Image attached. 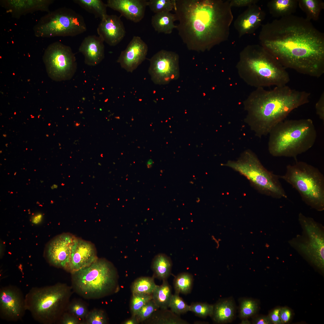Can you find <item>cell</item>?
I'll use <instances>...</instances> for the list:
<instances>
[{"label": "cell", "instance_id": "obj_1", "mask_svg": "<svg viewBox=\"0 0 324 324\" xmlns=\"http://www.w3.org/2000/svg\"><path fill=\"white\" fill-rule=\"evenodd\" d=\"M263 47L285 68L319 78L324 73V34L306 18L293 14L264 26Z\"/></svg>", "mask_w": 324, "mask_h": 324}, {"label": "cell", "instance_id": "obj_2", "mask_svg": "<svg viewBox=\"0 0 324 324\" xmlns=\"http://www.w3.org/2000/svg\"><path fill=\"white\" fill-rule=\"evenodd\" d=\"M221 3L209 0H176L174 9L178 34L188 49L204 52L221 38Z\"/></svg>", "mask_w": 324, "mask_h": 324}, {"label": "cell", "instance_id": "obj_3", "mask_svg": "<svg viewBox=\"0 0 324 324\" xmlns=\"http://www.w3.org/2000/svg\"><path fill=\"white\" fill-rule=\"evenodd\" d=\"M310 96L286 85L269 90L257 88L244 102L245 122L256 136H266L293 110L309 103Z\"/></svg>", "mask_w": 324, "mask_h": 324}, {"label": "cell", "instance_id": "obj_4", "mask_svg": "<svg viewBox=\"0 0 324 324\" xmlns=\"http://www.w3.org/2000/svg\"><path fill=\"white\" fill-rule=\"evenodd\" d=\"M268 150L274 157L296 158L311 148L317 137L311 119L284 120L271 131Z\"/></svg>", "mask_w": 324, "mask_h": 324}, {"label": "cell", "instance_id": "obj_5", "mask_svg": "<svg viewBox=\"0 0 324 324\" xmlns=\"http://www.w3.org/2000/svg\"><path fill=\"white\" fill-rule=\"evenodd\" d=\"M237 68L240 78L256 88L285 86L290 81L286 68L263 47L242 57Z\"/></svg>", "mask_w": 324, "mask_h": 324}, {"label": "cell", "instance_id": "obj_6", "mask_svg": "<svg viewBox=\"0 0 324 324\" xmlns=\"http://www.w3.org/2000/svg\"><path fill=\"white\" fill-rule=\"evenodd\" d=\"M70 292L69 287L62 284L33 287L25 297L26 310L38 322L52 324L64 313Z\"/></svg>", "mask_w": 324, "mask_h": 324}, {"label": "cell", "instance_id": "obj_7", "mask_svg": "<svg viewBox=\"0 0 324 324\" xmlns=\"http://www.w3.org/2000/svg\"><path fill=\"white\" fill-rule=\"evenodd\" d=\"M72 273L75 287L86 296H106L117 292L119 287L116 268L104 259L98 258L90 266Z\"/></svg>", "mask_w": 324, "mask_h": 324}, {"label": "cell", "instance_id": "obj_8", "mask_svg": "<svg viewBox=\"0 0 324 324\" xmlns=\"http://www.w3.org/2000/svg\"><path fill=\"white\" fill-rule=\"evenodd\" d=\"M280 178L291 184L305 204L317 211L324 209V177L318 169L303 161L286 166Z\"/></svg>", "mask_w": 324, "mask_h": 324}, {"label": "cell", "instance_id": "obj_9", "mask_svg": "<svg viewBox=\"0 0 324 324\" xmlns=\"http://www.w3.org/2000/svg\"><path fill=\"white\" fill-rule=\"evenodd\" d=\"M222 165L244 176L260 193L276 199L287 198L279 175L267 170L251 150H245L236 160H228Z\"/></svg>", "mask_w": 324, "mask_h": 324}, {"label": "cell", "instance_id": "obj_10", "mask_svg": "<svg viewBox=\"0 0 324 324\" xmlns=\"http://www.w3.org/2000/svg\"><path fill=\"white\" fill-rule=\"evenodd\" d=\"M302 234L289 241L290 245L322 273L324 270L323 226L302 213L298 215Z\"/></svg>", "mask_w": 324, "mask_h": 324}, {"label": "cell", "instance_id": "obj_11", "mask_svg": "<svg viewBox=\"0 0 324 324\" xmlns=\"http://www.w3.org/2000/svg\"><path fill=\"white\" fill-rule=\"evenodd\" d=\"M34 35L40 38L74 36L87 30L83 16L66 7L50 11L42 16L33 27Z\"/></svg>", "mask_w": 324, "mask_h": 324}, {"label": "cell", "instance_id": "obj_12", "mask_svg": "<svg viewBox=\"0 0 324 324\" xmlns=\"http://www.w3.org/2000/svg\"><path fill=\"white\" fill-rule=\"evenodd\" d=\"M43 59L49 76L54 81L69 80L76 71V59L71 48L60 42L49 45Z\"/></svg>", "mask_w": 324, "mask_h": 324}, {"label": "cell", "instance_id": "obj_13", "mask_svg": "<svg viewBox=\"0 0 324 324\" xmlns=\"http://www.w3.org/2000/svg\"><path fill=\"white\" fill-rule=\"evenodd\" d=\"M179 56L176 52L162 50L150 59L148 72L153 82L160 85L168 84L180 76Z\"/></svg>", "mask_w": 324, "mask_h": 324}, {"label": "cell", "instance_id": "obj_14", "mask_svg": "<svg viewBox=\"0 0 324 324\" xmlns=\"http://www.w3.org/2000/svg\"><path fill=\"white\" fill-rule=\"evenodd\" d=\"M76 238L70 234L65 233L52 239L47 244L44 250V257L47 261L52 265L67 269Z\"/></svg>", "mask_w": 324, "mask_h": 324}, {"label": "cell", "instance_id": "obj_15", "mask_svg": "<svg viewBox=\"0 0 324 324\" xmlns=\"http://www.w3.org/2000/svg\"><path fill=\"white\" fill-rule=\"evenodd\" d=\"M26 310L25 297L18 288L9 286L0 291V314L2 318L8 321L20 320Z\"/></svg>", "mask_w": 324, "mask_h": 324}, {"label": "cell", "instance_id": "obj_16", "mask_svg": "<svg viewBox=\"0 0 324 324\" xmlns=\"http://www.w3.org/2000/svg\"><path fill=\"white\" fill-rule=\"evenodd\" d=\"M148 51L147 44L138 36H134L117 60L121 67L132 72L145 60Z\"/></svg>", "mask_w": 324, "mask_h": 324}, {"label": "cell", "instance_id": "obj_17", "mask_svg": "<svg viewBox=\"0 0 324 324\" xmlns=\"http://www.w3.org/2000/svg\"><path fill=\"white\" fill-rule=\"evenodd\" d=\"M97 259L96 249L93 244L76 238L71 250L67 269L73 273L90 266Z\"/></svg>", "mask_w": 324, "mask_h": 324}, {"label": "cell", "instance_id": "obj_18", "mask_svg": "<svg viewBox=\"0 0 324 324\" xmlns=\"http://www.w3.org/2000/svg\"><path fill=\"white\" fill-rule=\"evenodd\" d=\"M52 0H3L0 5L12 16L19 19L28 13L40 11L49 12Z\"/></svg>", "mask_w": 324, "mask_h": 324}, {"label": "cell", "instance_id": "obj_19", "mask_svg": "<svg viewBox=\"0 0 324 324\" xmlns=\"http://www.w3.org/2000/svg\"><path fill=\"white\" fill-rule=\"evenodd\" d=\"M98 36L110 46L118 44L126 33L125 28L120 17L116 15H108L101 20L97 28Z\"/></svg>", "mask_w": 324, "mask_h": 324}, {"label": "cell", "instance_id": "obj_20", "mask_svg": "<svg viewBox=\"0 0 324 324\" xmlns=\"http://www.w3.org/2000/svg\"><path fill=\"white\" fill-rule=\"evenodd\" d=\"M106 4L107 7L135 23L143 18L147 6L146 0H108Z\"/></svg>", "mask_w": 324, "mask_h": 324}, {"label": "cell", "instance_id": "obj_21", "mask_svg": "<svg viewBox=\"0 0 324 324\" xmlns=\"http://www.w3.org/2000/svg\"><path fill=\"white\" fill-rule=\"evenodd\" d=\"M104 40L99 36L89 35L83 40L79 48L84 57L85 63L94 66L99 64L104 58Z\"/></svg>", "mask_w": 324, "mask_h": 324}, {"label": "cell", "instance_id": "obj_22", "mask_svg": "<svg viewBox=\"0 0 324 324\" xmlns=\"http://www.w3.org/2000/svg\"><path fill=\"white\" fill-rule=\"evenodd\" d=\"M176 20L175 14L170 12H162L155 14L152 16L151 24L155 30L158 33L170 34L176 28V25L174 24Z\"/></svg>", "mask_w": 324, "mask_h": 324}, {"label": "cell", "instance_id": "obj_23", "mask_svg": "<svg viewBox=\"0 0 324 324\" xmlns=\"http://www.w3.org/2000/svg\"><path fill=\"white\" fill-rule=\"evenodd\" d=\"M213 306L211 317L215 322L218 323H226L230 321L233 318L235 306L231 299L219 301Z\"/></svg>", "mask_w": 324, "mask_h": 324}, {"label": "cell", "instance_id": "obj_24", "mask_svg": "<svg viewBox=\"0 0 324 324\" xmlns=\"http://www.w3.org/2000/svg\"><path fill=\"white\" fill-rule=\"evenodd\" d=\"M170 258L164 254H159L154 258L151 268L153 277L163 281L167 280L170 276L172 267Z\"/></svg>", "mask_w": 324, "mask_h": 324}, {"label": "cell", "instance_id": "obj_25", "mask_svg": "<svg viewBox=\"0 0 324 324\" xmlns=\"http://www.w3.org/2000/svg\"><path fill=\"white\" fill-rule=\"evenodd\" d=\"M298 5V0H272L268 4L270 13L277 18L292 14Z\"/></svg>", "mask_w": 324, "mask_h": 324}, {"label": "cell", "instance_id": "obj_26", "mask_svg": "<svg viewBox=\"0 0 324 324\" xmlns=\"http://www.w3.org/2000/svg\"><path fill=\"white\" fill-rule=\"evenodd\" d=\"M161 285H157L152 294V299L159 308L167 309L172 296V287L167 280Z\"/></svg>", "mask_w": 324, "mask_h": 324}, {"label": "cell", "instance_id": "obj_27", "mask_svg": "<svg viewBox=\"0 0 324 324\" xmlns=\"http://www.w3.org/2000/svg\"><path fill=\"white\" fill-rule=\"evenodd\" d=\"M73 2L101 20L108 15L107 5L101 0H74Z\"/></svg>", "mask_w": 324, "mask_h": 324}, {"label": "cell", "instance_id": "obj_28", "mask_svg": "<svg viewBox=\"0 0 324 324\" xmlns=\"http://www.w3.org/2000/svg\"><path fill=\"white\" fill-rule=\"evenodd\" d=\"M298 5L306 14V19L317 21L321 11L324 8V3L321 0H298Z\"/></svg>", "mask_w": 324, "mask_h": 324}, {"label": "cell", "instance_id": "obj_29", "mask_svg": "<svg viewBox=\"0 0 324 324\" xmlns=\"http://www.w3.org/2000/svg\"><path fill=\"white\" fill-rule=\"evenodd\" d=\"M149 318L151 319V322L154 324H189L187 321L181 318L179 315L173 313L171 310H168V309H161L160 310H158Z\"/></svg>", "mask_w": 324, "mask_h": 324}, {"label": "cell", "instance_id": "obj_30", "mask_svg": "<svg viewBox=\"0 0 324 324\" xmlns=\"http://www.w3.org/2000/svg\"><path fill=\"white\" fill-rule=\"evenodd\" d=\"M154 278L153 277H142L136 279L131 286L132 294L152 295L157 286Z\"/></svg>", "mask_w": 324, "mask_h": 324}, {"label": "cell", "instance_id": "obj_31", "mask_svg": "<svg viewBox=\"0 0 324 324\" xmlns=\"http://www.w3.org/2000/svg\"><path fill=\"white\" fill-rule=\"evenodd\" d=\"M194 281L193 275L188 272H182L176 276L173 280L175 292L187 294L192 289Z\"/></svg>", "mask_w": 324, "mask_h": 324}, {"label": "cell", "instance_id": "obj_32", "mask_svg": "<svg viewBox=\"0 0 324 324\" xmlns=\"http://www.w3.org/2000/svg\"><path fill=\"white\" fill-rule=\"evenodd\" d=\"M264 13L258 8H256L254 11L242 21L241 28L242 30L248 31L250 28L258 26L264 18Z\"/></svg>", "mask_w": 324, "mask_h": 324}, {"label": "cell", "instance_id": "obj_33", "mask_svg": "<svg viewBox=\"0 0 324 324\" xmlns=\"http://www.w3.org/2000/svg\"><path fill=\"white\" fill-rule=\"evenodd\" d=\"M256 301L251 299H244L241 302L239 316L241 318L247 319L254 315L258 309Z\"/></svg>", "mask_w": 324, "mask_h": 324}, {"label": "cell", "instance_id": "obj_34", "mask_svg": "<svg viewBox=\"0 0 324 324\" xmlns=\"http://www.w3.org/2000/svg\"><path fill=\"white\" fill-rule=\"evenodd\" d=\"M176 0H150L147 5L155 14L170 12L174 9Z\"/></svg>", "mask_w": 324, "mask_h": 324}, {"label": "cell", "instance_id": "obj_35", "mask_svg": "<svg viewBox=\"0 0 324 324\" xmlns=\"http://www.w3.org/2000/svg\"><path fill=\"white\" fill-rule=\"evenodd\" d=\"M179 294L175 292V293L172 294L169 305L170 310L178 315L190 311V305L179 296Z\"/></svg>", "mask_w": 324, "mask_h": 324}, {"label": "cell", "instance_id": "obj_36", "mask_svg": "<svg viewBox=\"0 0 324 324\" xmlns=\"http://www.w3.org/2000/svg\"><path fill=\"white\" fill-rule=\"evenodd\" d=\"M152 299V295L132 294L130 303L132 316H136L141 308Z\"/></svg>", "mask_w": 324, "mask_h": 324}, {"label": "cell", "instance_id": "obj_37", "mask_svg": "<svg viewBox=\"0 0 324 324\" xmlns=\"http://www.w3.org/2000/svg\"><path fill=\"white\" fill-rule=\"evenodd\" d=\"M213 305L206 303L195 302L190 305V311L199 317L205 318L211 317L213 312Z\"/></svg>", "mask_w": 324, "mask_h": 324}, {"label": "cell", "instance_id": "obj_38", "mask_svg": "<svg viewBox=\"0 0 324 324\" xmlns=\"http://www.w3.org/2000/svg\"><path fill=\"white\" fill-rule=\"evenodd\" d=\"M159 309L152 299L141 308L137 313L136 316L139 323L143 322L148 320Z\"/></svg>", "mask_w": 324, "mask_h": 324}, {"label": "cell", "instance_id": "obj_39", "mask_svg": "<svg viewBox=\"0 0 324 324\" xmlns=\"http://www.w3.org/2000/svg\"><path fill=\"white\" fill-rule=\"evenodd\" d=\"M86 319V323L88 324H105L107 319L102 310H95L88 313Z\"/></svg>", "mask_w": 324, "mask_h": 324}, {"label": "cell", "instance_id": "obj_40", "mask_svg": "<svg viewBox=\"0 0 324 324\" xmlns=\"http://www.w3.org/2000/svg\"><path fill=\"white\" fill-rule=\"evenodd\" d=\"M68 309L71 314L79 320L85 318L88 314L86 307L78 302L71 304L69 306Z\"/></svg>", "mask_w": 324, "mask_h": 324}, {"label": "cell", "instance_id": "obj_41", "mask_svg": "<svg viewBox=\"0 0 324 324\" xmlns=\"http://www.w3.org/2000/svg\"><path fill=\"white\" fill-rule=\"evenodd\" d=\"M316 114L322 120H324V92L321 94L315 105Z\"/></svg>", "mask_w": 324, "mask_h": 324}, {"label": "cell", "instance_id": "obj_42", "mask_svg": "<svg viewBox=\"0 0 324 324\" xmlns=\"http://www.w3.org/2000/svg\"><path fill=\"white\" fill-rule=\"evenodd\" d=\"M80 320L72 314L64 313L60 319L61 323L63 324H78Z\"/></svg>", "mask_w": 324, "mask_h": 324}, {"label": "cell", "instance_id": "obj_43", "mask_svg": "<svg viewBox=\"0 0 324 324\" xmlns=\"http://www.w3.org/2000/svg\"><path fill=\"white\" fill-rule=\"evenodd\" d=\"M292 314L291 311L289 308L286 307L280 308V317L282 324L289 322L291 318Z\"/></svg>", "mask_w": 324, "mask_h": 324}, {"label": "cell", "instance_id": "obj_44", "mask_svg": "<svg viewBox=\"0 0 324 324\" xmlns=\"http://www.w3.org/2000/svg\"><path fill=\"white\" fill-rule=\"evenodd\" d=\"M280 308H277L272 310L269 314V316L272 324H281L282 323L280 317Z\"/></svg>", "mask_w": 324, "mask_h": 324}, {"label": "cell", "instance_id": "obj_45", "mask_svg": "<svg viewBox=\"0 0 324 324\" xmlns=\"http://www.w3.org/2000/svg\"><path fill=\"white\" fill-rule=\"evenodd\" d=\"M252 321V323L254 324H272L268 316H259L254 319Z\"/></svg>", "mask_w": 324, "mask_h": 324}, {"label": "cell", "instance_id": "obj_46", "mask_svg": "<svg viewBox=\"0 0 324 324\" xmlns=\"http://www.w3.org/2000/svg\"><path fill=\"white\" fill-rule=\"evenodd\" d=\"M123 324H138L139 323L136 316H132L123 322Z\"/></svg>", "mask_w": 324, "mask_h": 324}, {"label": "cell", "instance_id": "obj_47", "mask_svg": "<svg viewBox=\"0 0 324 324\" xmlns=\"http://www.w3.org/2000/svg\"><path fill=\"white\" fill-rule=\"evenodd\" d=\"M80 125V124H78V123H76V126H79Z\"/></svg>", "mask_w": 324, "mask_h": 324}, {"label": "cell", "instance_id": "obj_48", "mask_svg": "<svg viewBox=\"0 0 324 324\" xmlns=\"http://www.w3.org/2000/svg\"><path fill=\"white\" fill-rule=\"evenodd\" d=\"M95 178V176H94V175H93L92 176V178L94 179V178Z\"/></svg>", "mask_w": 324, "mask_h": 324}, {"label": "cell", "instance_id": "obj_49", "mask_svg": "<svg viewBox=\"0 0 324 324\" xmlns=\"http://www.w3.org/2000/svg\"><path fill=\"white\" fill-rule=\"evenodd\" d=\"M3 136H4V137H6V136L7 135H6V134H3Z\"/></svg>", "mask_w": 324, "mask_h": 324}, {"label": "cell", "instance_id": "obj_50", "mask_svg": "<svg viewBox=\"0 0 324 324\" xmlns=\"http://www.w3.org/2000/svg\"><path fill=\"white\" fill-rule=\"evenodd\" d=\"M7 145H8V144H7V143L5 144V146H6L7 147H8V146H7Z\"/></svg>", "mask_w": 324, "mask_h": 324}, {"label": "cell", "instance_id": "obj_51", "mask_svg": "<svg viewBox=\"0 0 324 324\" xmlns=\"http://www.w3.org/2000/svg\"><path fill=\"white\" fill-rule=\"evenodd\" d=\"M46 136H47V137H48V136H49V135H48V134H46Z\"/></svg>", "mask_w": 324, "mask_h": 324}, {"label": "cell", "instance_id": "obj_52", "mask_svg": "<svg viewBox=\"0 0 324 324\" xmlns=\"http://www.w3.org/2000/svg\"><path fill=\"white\" fill-rule=\"evenodd\" d=\"M98 164L99 165H100H100H101V164H100V163H98Z\"/></svg>", "mask_w": 324, "mask_h": 324}, {"label": "cell", "instance_id": "obj_53", "mask_svg": "<svg viewBox=\"0 0 324 324\" xmlns=\"http://www.w3.org/2000/svg\"><path fill=\"white\" fill-rule=\"evenodd\" d=\"M48 125H49V126H50V123H49V124H48Z\"/></svg>", "mask_w": 324, "mask_h": 324}, {"label": "cell", "instance_id": "obj_54", "mask_svg": "<svg viewBox=\"0 0 324 324\" xmlns=\"http://www.w3.org/2000/svg\"><path fill=\"white\" fill-rule=\"evenodd\" d=\"M32 118H34V116H32Z\"/></svg>", "mask_w": 324, "mask_h": 324}, {"label": "cell", "instance_id": "obj_55", "mask_svg": "<svg viewBox=\"0 0 324 324\" xmlns=\"http://www.w3.org/2000/svg\"><path fill=\"white\" fill-rule=\"evenodd\" d=\"M2 152V151H0V153H1V152Z\"/></svg>", "mask_w": 324, "mask_h": 324}, {"label": "cell", "instance_id": "obj_56", "mask_svg": "<svg viewBox=\"0 0 324 324\" xmlns=\"http://www.w3.org/2000/svg\"><path fill=\"white\" fill-rule=\"evenodd\" d=\"M26 150H27V148H26Z\"/></svg>", "mask_w": 324, "mask_h": 324}]
</instances>
